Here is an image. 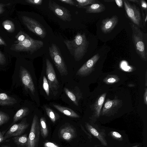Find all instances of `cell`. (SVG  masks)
I'll return each instance as SVG.
<instances>
[{"instance_id":"6da1fadb","label":"cell","mask_w":147,"mask_h":147,"mask_svg":"<svg viewBox=\"0 0 147 147\" xmlns=\"http://www.w3.org/2000/svg\"><path fill=\"white\" fill-rule=\"evenodd\" d=\"M71 54L75 60L79 61L81 60L87 51L89 42L85 33L78 32L72 40L63 41Z\"/></svg>"},{"instance_id":"7a4b0ae2","label":"cell","mask_w":147,"mask_h":147,"mask_svg":"<svg viewBox=\"0 0 147 147\" xmlns=\"http://www.w3.org/2000/svg\"><path fill=\"white\" fill-rule=\"evenodd\" d=\"M129 24L132 31V40L136 51L142 60L146 61L147 55L143 32L132 23L129 22Z\"/></svg>"},{"instance_id":"3957f363","label":"cell","mask_w":147,"mask_h":147,"mask_svg":"<svg viewBox=\"0 0 147 147\" xmlns=\"http://www.w3.org/2000/svg\"><path fill=\"white\" fill-rule=\"evenodd\" d=\"M42 41L35 40L29 36L23 42L13 45L10 49L17 52L26 51L32 54L42 47Z\"/></svg>"},{"instance_id":"277c9868","label":"cell","mask_w":147,"mask_h":147,"mask_svg":"<svg viewBox=\"0 0 147 147\" xmlns=\"http://www.w3.org/2000/svg\"><path fill=\"white\" fill-rule=\"evenodd\" d=\"M49 50L51 57L61 75H67L68 74L67 66L59 49L56 45L52 43Z\"/></svg>"},{"instance_id":"5b68a950","label":"cell","mask_w":147,"mask_h":147,"mask_svg":"<svg viewBox=\"0 0 147 147\" xmlns=\"http://www.w3.org/2000/svg\"><path fill=\"white\" fill-rule=\"evenodd\" d=\"M125 10L127 16L133 23L137 27L142 28L143 23L141 13L139 8L128 0H123Z\"/></svg>"},{"instance_id":"8992f818","label":"cell","mask_w":147,"mask_h":147,"mask_svg":"<svg viewBox=\"0 0 147 147\" xmlns=\"http://www.w3.org/2000/svg\"><path fill=\"white\" fill-rule=\"evenodd\" d=\"M22 19L24 24L29 30L42 39L45 37L47 34L46 29L38 22L24 16L22 17Z\"/></svg>"},{"instance_id":"52a82bcc","label":"cell","mask_w":147,"mask_h":147,"mask_svg":"<svg viewBox=\"0 0 147 147\" xmlns=\"http://www.w3.org/2000/svg\"><path fill=\"white\" fill-rule=\"evenodd\" d=\"M40 130L38 117L35 115L32 123L26 147H37L39 141Z\"/></svg>"},{"instance_id":"ba28073f","label":"cell","mask_w":147,"mask_h":147,"mask_svg":"<svg viewBox=\"0 0 147 147\" xmlns=\"http://www.w3.org/2000/svg\"><path fill=\"white\" fill-rule=\"evenodd\" d=\"M48 7L56 16L63 21L70 22L71 20L70 11L65 7L52 0L49 1Z\"/></svg>"},{"instance_id":"9c48e42d","label":"cell","mask_w":147,"mask_h":147,"mask_svg":"<svg viewBox=\"0 0 147 147\" xmlns=\"http://www.w3.org/2000/svg\"><path fill=\"white\" fill-rule=\"evenodd\" d=\"M46 74L51 91L55 92L59 88V84L53 65L48 59H46Z\"/></svg>"},{"instance_id":"30bf717a","label":"cell","mask_w":147,"mask_h":147,"mask_svg":"<svg viewBox=\"0 0 147 147\" xmlns=\"http://www.w3.org/2000/svg\"><path fill=\"white\" fill-rule=\"evenodd\" d=\"M122 105V100L117 97L113 100L107 99L101 111L103 115H111L115 113Z\"/></svg>"},{"instance_id":"8fae6325","label":"cell","mask_w":147,"mask_h":147,"mask_svg":"<svg viewBox=\"0 0 147 147\" xmlns=\"http://www.w3.org/2000/svg\"><path fill=\"white\" fill-rule=\"evenodd\" d=\"M100 55L97 53L86 62L77 72L76 75L86 76L89 75L94 69L96 63L99 60Z\"/></svg>"},{"instance_id":"7c38bea8","label":"cell","mask_w":147,"mask_h":147,"mask_svg":"<svg viewBox=\"0 0 147 147\" xmlns=\"http://www.w3.org/2000/svg\"><path fill=\"white\" fill-rule=\"evenodd\" d=\"M28 125L29 124L23 120L19 123L13 125L5 134L4 140L12 137L20 136L24 132Z\"/></svg>"},{"instance_id":"4fadbf2b","label":"cell","mask_w":147,"mask_h":147,"mask_svg":"<svg viewBox=\"0 0 147 147\" xmlns=\"http://www.w3.org/2000/svg\"><path fill=\"white\" fill-rule=\"evenodd\" d=\"M20 70L21 80L25 88L29 90L34 95L35 88L31 77L27 70L22 67Z\"/></svg>"},{"instance_id":"5bb4252c","label":"cell","mask_w":147,"mask_h":147,"mask_svg":"<svg viewBox=\"0 0 147 147\" xmlns=\"http://www.w3.org/2000/svg\"><path fill=\"white\" fill-rule=\"evenodd\" d=\"M118 21V17L116 15L103 19L100 26L102 32L105 34L110 33L117 24Z\"/></svg>"},{"instance_id":"9a60e30c","label":"cell","mask_w":147,"mask_h":147,"mask_svg":"<svg viewBox=\"0 0 147 147\" xmlns=\"http://www.w3.org/2000/svg\"><path fill=\"white\" fill-rule=\"evenodd\" d=\"M75 132L74 129L71 127L67 126L64 127L60 130V136L63 139L69 141L74 136Z\"/></svg>"},{"instance_id":"2e32d148","label":"cell","mask_w":147,"mask_h":147,"mask_svg":"<svg viewBox=\"0 0 147 147\" xmlns=\"http://www.w3.org/2000/svg\"><path fill=\"white\" fill-rule=\"evenodd\" d=\"M87 13H98L104 11L106 9L105 6L100 3L92 4L83 8Z\"/></svg>"},{"instance_id":"e0dca14e","label":"cell","mask_w":147,"mask_h":147,"mask_svg":"<svg viewBox=\"0 0 147 147\" xmlns=\"http://www.w3.org/2000/svg\"><path fill=\"white\" fill-rule=\"evenodd\" d=\"M107 93H104L98 97L94 103L93 110L95 115L98 117L100 114L101 109L104 102Z\"/></svg>"},{"instance_id":"ac0fdd59","label":"cell","mask_w":147,"mask_h":147,"mask_svg":"<svg viewBox=\"0 0 147 147\" xmlns=\"http://www.w3.org/2000/svg\"><path fill=\"white\" fill-rule=\"evenodd\" d=\"M53 107L60 112L65 115L72 118H79V116L74 111L68 108L54 104Z\"/></svg>"},{"instance_id":"d6986e66","label":"cell","mask_w":147,"mask_h":147,"mask_svg":"<svg viewBox=\"0 0 147 147\" xmlns=\"http://www.w3.org/2000/svg\"><path fill=\"white\" fill-rule=\"evenodd\" d=\"M17 102L14 98L4 93H0V105H11Z\"/></svg>"},{"instance_id":"ffe728a7","label":"cell","mask_w":147,"mask_h":147,"mask_svg":"<svg viewBox=\"0 0 147 147\" xmlns=\"http://www.w3.org/2000/svg\"><path fill=\"white\" fill-rule=\"evenodd\" d=\"M64 91L66 94L69 99L77 106L78 105V101L82 98V95L80 92L78 94H75L72 91L66 88H64Z\"/></svg>"},{"instance_id":"44dd1931","label":"cell","mask_w":147,"mask_h":147,"mask_svg":"<svg viewBox=\"0 0 147 147\" xmlns=\"http://www.w3.org/2000/svg\"><path fill=\"white\" fill-rule=\"evenodd\" d=\"M29 112V110L27 108H23L18 111L14 115L12 124H13L18 121L26 116Z\"/></svg>"},{"instance_id":"7402d4cb","label":"cell","mask_w":147,"mask_h":147,"mask_svg":"<svg viewBox=\"0 0 147 147\" xmlns=\"http://www.w3.org/2000/svg\"><path fill=\"white\" fill-rule=\"evenodd\" d=\"M41 135L44 138H46L48 135V131L45 119L41 117L39 123Z\"/></svg>"},{"instance_id":"603a6c76","label":"cell","mask_w":147,"mask_h":147,"mask_svg":"<svg viewBox=\"0 0 147 147\" xmlns=\"http://www.w3.org/2000/svg\"><path fill=\"white\" fill-rule=\"evenodd\" d=\"M13 139L14 142L18 146H23L26 144L27 145L28 138L26 135L16 136Z\"/></svg>"},{"instance_id":"cb8c5ba5","label":"cell","mask_w":147,"mask_h":147,"mask_svg":"<svg viewBox=\"0 0 147 147\" xmlns=\"http://www.w3.org/2000/svg\"><path fill=\"white\" fill-rule=\"evenodd\" d=\"M120 80V78L116 75H108L103 79V81L107 84H112L118 82Z\"/></svg>"},{"instance_id":"d4e9b609","label":"cell","mask_w":147,"mask_h":147,"mask_svg":"<svg viewBox=\"0 0 147 147\" xmlns=\"http://www.w3.org/2000/svg\"><path fill=\"white\" fill-rule=\"evenodd\" d=\"M2 24L3 28L9 32L12 33L14 31L15 25L11 20H5L3 22Z\"/></svg>"},{"instance_id":"484cf974","label":"cell","mask_w":147,"mask_h":147,"mask_svg":"<svg viewBox=\"0 0 147 147\" xmlns=\"http://www.w3.org/2000/svg\"><path fill=\"white\" fill-rule=\"evenodd\" d=\"M76 1L78 3L77 7L78 8H83L88 5L100 3V1L97 0H76Z\"/></svg>"},{"instance_id":"4316f807","label":"cell","mask_w":147,"mask_h":147,"mask_svg":"<svg viewBox=\"0 0 147 147\" xmlns=\"http://www.w3.org/2000/svg\"><path fill=\"white\" fill-rule=\"evenodd\" d=\"M48 117L53 123H55L58 118V115L50 108L45 106L44 107Z\"/></svg>"},{"instance_id":"83f0119b","label":"cell","mask_w":147,"mask_h":147,"mask_svg":"<svg viewBox=\"0 0 147 147\" xmlns=\"http://www.w3.org/2000/svg\"><path fill=\"white\" fill-rule=\"evenodd\" d=\"M29 36V35L24 32L20 30L15 36L16 40L14 42L15 44H17L22 42L25 40Z\"/></svg>"},{"instance_id":"f1b7e54d","label":"cell","mask_w":147,"mask_h":147,"mask_svg":"<svg viewBox=\"0 0 147 147\" xmlns=\"http://www.w3.org/2000/svg\"><path fill=\"white\" fill-rule=\"evenodd\" d=\"M9 118L8 115L0 111V126L7 122Z\"/></svg>"},{"instance_id":"f546056e","label":"cell","mask_w":147,"mask_h":147,"mask_svg":"<svg viewBox=\"0 0 147 147\" xmlns=\"http://www.w3.org/2000/svg\"><path fill=\"white\" fill-rule=\"evenodd\" d=\"M42 87L47 95L49 96L50 94L49 85L46 77L44 76L43 78Z\"/></svg>"},{"instance_id":"4dcf8cb0","label":"cell","mask_w":147,"mask_h":147,"mask_svg":"<svg viewBox=\"0 0 147 147\" xmlns=\"http://www.w3.org/2000/svg\"><path fill=\"white\" fill-rule=\"evenodd\" d=\"M138 4L140 6L142 11H143V10H144L146 12V13H147V4L146 2L144 0H139Z\"/></svg>"},{"instance_id":"1f68e13d","label":"cell","mask_w":147,"mask_h":147,"mask_svg":"<svg viewBox=\"0 0 147 147\" xmlns=\"http://www.w3.org/2000/svg\"><path fill=\"white\" fill-rule=\"evenodd\" d=\"M26 2L28 3L35 5H41L42 3V0H26Z\"/></svg>"},{"instance_id":"d6a6232c","label":"cell","mask_w":147,"mask_h":147,"mask_svg":"<svg viewBox=\"0 0 147 147\" xmlns=\"http://www.w3.org/2000/svg\"><path fill=\"white\" fill-rule=\"evenodd\" d=\"M87 125L88 129L93 135L95 136H98L99 133L96 129L88 124H87Z\"/></svg>"},{"instance_id":"836d02e7","label":"cell","mask_w":147,"mask_h":147,"mask_svg":"<svg viewBox=\"0 0 147 147\" xmlns=\"http://www.w3.org/2000/svg\"><path fill=\"white\" fill-rule=\"evenodd\" d=\"M59 1L62 3L69 4L70 5L77 7V4L75 1L73 0H59Z\"/></svg>"},{"instance_id":"e575fe53","label":"cell","mask_w":147,"mask_h":147,"mask_svg":"<svg viewBox=\"0 0 147 147\" xmlns=\"http://www.w3.org/2000/svg\"><path fill=\"white\" fill-rule=\"evenodd\" d=\"M6 62V59L5 55L0 51V64L3 65Z\"/></svg>"},{"instance_id":"d590c367","label":"cell","mask_w":147,"mask_h":147,"mask_svg":"<svg viewBox=\"0 0 147 147\" xmlns=\"http://www.w3.org/2000/svg\"><path fill=\"white\" fill-rule=\"evenodd\" d=\"M44 147H60V146L54 143L51 142H46L44 143Z\"/></svg>"},{"instance_id":"8d00e7d4","label":"cell","mask_w":147,"mask_h":147,"mask_svg":"<svg viewBox=\"0 0 147 147\" xmlns=\"http://www.w3.org/2000/svg\"><path fill=\"white\" fill-rule=\"evenodd\" d=\"M10 3L5 4L2 3H0V14L3 13L4 11V7L6 6L10 5Z\"/></svg>"},{"instance_id":"74e56055","label":"cell","mask_w":147,"mask_h":147,"mask_svg":"<svg viewBox=\"0 0 147 147\" xmlns=\"http://www.w3.org/2000/svg\"><path fill=\"white\" fill-rule=\"evenodd\" d=\"M114 1L115 2L116 4L119 8H122L123 0H115Z\"/></svg>"},{"instance_id":"f35d334b","label":"cell","mask_w":147,"mask_h":147,"mask_svg":"<svg viewBox=\"0 0 147 147\" xmlns=\"http://www.w3.org/2000/svg\"><path fill=\"white\" fill-rule=\"evenodd\" d=\"M144 103L147 105V89L146 88L144 96Z\"/></svg>"},{"instance_id":"ab89813d","label":"cell","mask_w":147,"mask_h":147,"mask_svg":"<svg viewBox=\"0 0 147 147\" xmlns=\"http://www.w3.org/2000/svg\"><path fill=\"white\" fill-rule=\"evenodd\" d=\"M112 134L114 137L118 138H119L121 137V135L118 133L113 131L112 133Z\"/></svg>"},{"instance_id":"60d3db41","label":"cell","mask_w":147,"mask_h":147,"mask_svg":"<svg viewBox=\"0 0 147 147\" xmlns=\"http://www.w3.org/2000/svg\"><path fill=\"white\" fill-rule=\"evenodd\" d=\"M0 45H6V44L5 41L0 36Z\"/></svg>"},{"instance_id":"b9f144b4","label":"cell","mask_w":147,"mask_h":147,"mask_svg":"<svg viewBox=\"0 0 147 147\" xmlns=\"http://www.w3.org/2000/svg\"><path fill=\"white\" fill-rule=\"evenodd\" d=\"M4 140V138L3 135L1 132H0V143L2 142Z\"/></svg>"},{"instance_id":"7bdbcfd3","label":"cell","mask_w":147,"mask_h":147,"mask_svg":"<svg viewBox=\"0 0 147 147\" xmlns=\"http://www.w3.org/2000/svg\"><path fill=\"white\" fill-rule=\"evenodd\" d=\"M105 1L107 2H113L114 1V0H104Z\"/></svg>"},{"instance_id":"ee69618b","label":"cell","mask_w":147,"mask_h":147,"mask_svg":"<svg viewBox=\"0 0 147 147\" xmlns=\"http://www.w3.org/2000/svg\"><path fill=\"white\" fill-rule=\"evenodd\" d=\"M1 147H8L7 146H6L3 145V146H2Z\"/></svg>"}]
</instances>
